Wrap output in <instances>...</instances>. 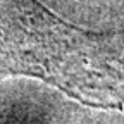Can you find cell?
<instances>
[{"label":"cell","instance_id":"6da1fadb","mask_svg":"<svg viewBox=\"0 0 124 124\" xmlns=\"http://www.w3.org/2000/svg\"><path fill=\"white\" fill-rule=\"evenodd\" d=\"M67 24L33 0H0V72L41 76L67 93L81 88V48Z\"/></svg>","mask_w":124,"mask_h":124}]
</instances>
